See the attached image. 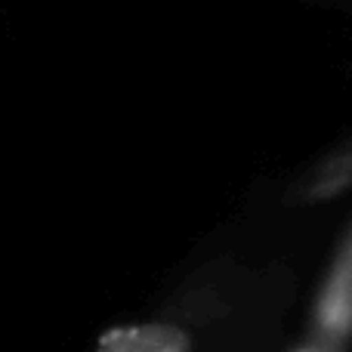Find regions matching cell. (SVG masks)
I'll return each mask as SVG.
<instances>
[{
  "label": "cell",
  "mask_w": 352,
  "mask_h": 352,
  "mask_svg": "<svg viewBox=\"0 0 352 352\" xmlns=\"http://www.w3.org/2000/svg\"><path fill=\"white\" fill-rule=\"evenodd\" d=\"M309 340L343 352L352 343V217L343 226L309 309Z\"/></svg>",
  "instance_id": "cell-1"
},
{
  "label": "cell",
  "mask_w": 352,
  "mask_h": 352,
  "mask_svg": "<svg viewBox=\"0 0 352 352\" xmlns=\"http://www.w3.org/2000/svg\"><path fill=\"white\" fill-rule=\"evenodd\" d=\"M352 192V136L328 148L291 188L297 204H328Z\"/></svg>",
  "instance_id": "cell-2"
},
{
  "label": "cell",
  "mask_w": 352,
  "mask_h": 352,
  "mask_svg": "<svg viewBox=\"0 0 352 352\" xmlns=\"http://www.w3.org/2000/svg\"><path fill=\"white\" fill-rule=\"evenodd\" d=\"M99 352H186V340L170 328H124L105 334Z\"/></svg>",
  "instance_id": "cell-3"
},
{
  "label": "cell",
  "mask_w": 352,
  "mask_h": 352,
  "mask_svg": "<svg viewBox=\"0 0 352 352\" xmlns=\"http://www.w3.org/2000/svg\"><path fill=\"white\" fill-rule=\"evenodd\" d=\"M291 352H337V349L324 346V343H316V340H306V343H300V346H294Z\"/></svg>",
  "instance_id": "cell-4"
}]
</instances>
